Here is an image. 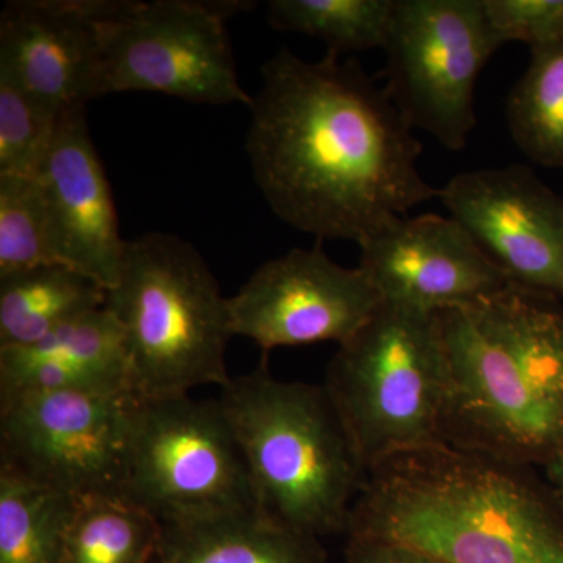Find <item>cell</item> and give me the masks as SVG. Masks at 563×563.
<instances>
[{"label":"cell","mask_w":563,"mask_h":563,"mask_svg":"<svg viewBox=\"0 0 563 563\" xmlns=\"http://www.w3.org/2000/svg\"><path fill=\"white\" fill-rule=\"evenodd\" d=\"M246 136L269 209L318 240L362 244L418 203L439 198L418 169L422 146L361 63L282 49L262 66Z\"/></svg>","instance_id":"1"},{"label":"cell","mask_w":563,"mask_h":563,"mask_svg":"<svg viewBox=\"0 0 563 563\" xmlns=\"http://www.w3.org/2000/svg\"><path fill=\"white\" fill-rule=\"evenodd\" d=\"M346 536L440 563H563V510L531 466L439 443L366 474Z\"/></svg>","instance_id":"2"},{"label":"cell","mask_w":563,"mask_h":563,"mask_svg":"<svg viewBox=\"0 0 563 563\" xmlns=\"http://www.w3.org/2000/svg\"><path fill=\"white\" fill-rule=\"evenodd\" d=\"M444 355L442 442L523 466L563 450V310L509 285L437 313Z\"/></svg>","instance_id":"3"},{"label":"cell","mask_w":563,"mask_h":563,"mask_svg":"<svg viewBox=\"0 0 563 563\" xmlns=\"http://www.w3.org/2000/svg\"><path fill=\"white\" fill-rule=\"evenodd\" d=\"M218 402L262 509L318 539L346 533L368 470L324 385L277 379L263 354Z\"/></svg>","instance_id":"4"},{"label":"cell","mask_w":563,"mask_h":563,"mask_svg":"<svg viewBox=\"0 0 563 563\" xmlns=\"http://www.w3.org/2000/svg\"><path fill=\"white\" fill-rule=\"evenodd\" d=\"M103 307L120 325L141 398H179L231 383L229 298L191 243L163 232L128 240Z\"/></svg>","instance_id":"5"},{"label":"cell","mask_w":563,"mask_h":563,"mask_svg":"<svg viewBox=\"0 0 563 563\" xmlns=\"http://www.w3.org/2000/svg\"><path fill=\"white\" fill-rule=\"evenodd\" d=\"M325 390L365 468L442 442L444 355L437 314L383 302L340 344Z\"/></svg>","instance_id":"6"},{"label":"cell","mask_w":563,"mask_h":563,"mask_svg":"<svg viewBox=\"0 0 563 563\" xmlns=\"http://www.w3.org/2000/svg\"><path fill=\"white\" fill-rule=\"evenodd\" d=\"M252 7L233 0H103L98 98L146 91L206 106L250 107L225 21Z\"/></svg>","instance_id":"7"},{"label":"cell","mask_w":563,"mask_h":563,"mask_svg":"<svg viewBox=\"0 0 563 563\" xmlns=\"http://www.w3.org/2000/svg\"><path fill=\"white\" fill-rule=\"evenodd\" d=\"M122 498L162 525L261 506L220 402L141 398Z\"/></svg>","instance_id":"8"},{"label":"cell","mask_w":563,"mask_h":563,"mask_svg":"<svg viewBox=\"0 0 563 563\" xmlns=\"http://www.w3.org/2000/svg\"><path fill=\"white\" fill-rule=\"evenodd\" d=\"M501 46L484 0H395L385 91L413 131L461 151L476 125L477 77Z\"/></svg>","instance_id":"9"},{"label":"cell","mask_w":563,"mask_h":563,"mask_svg":"<svg viewBox=\"0 0 563 563\" xmlns=\"http://www.w3.org/2000/svg\"><path fill=\"white\" fill-rule=\"evenodd\" d=\"M141 396L44 391L0 406L2 463L77 501L122 496Z\"/></svg>","instance_id":"10"},{"label":"cell","mask_w":563,"mask_h":563,"mask_svg":"<svg viewBox=\"0 0 563 563\" xmlns=\"http://www.w3.org/2000/svg\"><path fill=\"white\" fill-rule=\"evenodd\" d=\"M361 268H344L321 243L263 263L229 298L233 336L263 354L282 346L351 340L383 306Z\"/></svg>","instance_id":"11"},{"label":"cell","mask_w":563,"mask_h":563,"mask_svg":"<svg viewBox=\"0 0 563 563\" xmlns=\"http://www.w3.org/2000/svg\"><path fill=\"white\" fill-rule=\"evenodd\" d=\"M439 198L510 284L563 296V198L528 166L457 174Z\"/></svg>","instance_id":"12"},{"label":"cell","mask_w":563,"mask_h":563,"mask_svg":"<svg viewBox=\"0 0 563 563\" xmlns=\"http://www.w3.org/2000/svg\"><path fill=\"white\" fill-rule=\"evenodd\" d=\"M358 247V268L383 301L422 313L472 306L512 285L451 217H399Z\"/></svg>","instance_id":"13"},{"label":"cell","mask_w":563,"mask_h":563,"mask_svg":"<svg viewBox=\"0 0 563 563\" xmlns=\"http://www.w3.org/2000/svg\"><path fill=\"white\" fill-rule=\"evenodd\" d=\"M52 257L113 287L124 254L109 177L88 131L85 109L63 117L38 176Z\"/></svg>","instance_id":"14"},{"label":"cell","mask_w":563,"mask_h":563,"mask_svg":"<svg viewBox=\"0 0 563 563\" xmlns=\"http://www.w3.org/2000/svg\"><path fill=\"white\" fill-rule=\"evenodd\" d=\"M103 0H10L0 13V74L60 114L98 98Z\"/></svg>","instance_id":"15"},{"label":"cell","mask_w":563,"mask_h":563,"mask_svg":"<svg viewBox=\"0 0 563 563\" xmlns=\"http://www.w3.org/2000/svg\"><path fill=\"white\" fill-rule=\"evenodd\" d=\"M44 391H135L124 336L106 307L38 342L0 347V406Z\"/></svg>","instance_id":"16"},{"label":"cell","mask_w":563,"mask_h":563,"mask_svg":"<svg viewBox=\"0 0 563 563\" xmlns=\"http://www.w3.org/2000/svg\"><path fill=\"white\" fill-rule=\"evenodd\" d=\"M157 563H328L320 539L262 507L162 525Z\"/></svg>","instance_id":"17"},{"label":"cell","mask_w":563,"mask_h":563,"mask_svg":"<svg viewBox=\"0 0 563 563\" xmlns=\"http://www.w3.org/2000/svg\"><path fill=\"white\" fill-rule=\"evenodd\" d=\"M107 288L69 266L0 277V347L25 346L106 306Z\"/></svg>","instance_id":"18"},{"label":"cell","mask_w":563,"mask_h":563,"mask_svg":"<svg viewBox=\"0 0 563 563\" xmlns=\"http://www.w3.org/2000/svg\"><path fill=\"white\" fill-rule=\"evenodd\" d=\"M79 501L0 462V563H63Z\"/></svg>","instance_id":"19"},{"label":"cell","mask_w":563,"mask_h":563,"mask_svg":"<svg viewBox=\"0 0 563 563\" xmlns=\"http://www.w3.org/2000/svg\"><path fill=\"white\" fill-rule=\"evenodd\" d=\"M162 523L122 496L81 499L66 539L63 563H151Z\"/></svg>","instance_id":"20"},{"label":"cell","mask_w":563,"mask_h":563,"mask_svg":"<svg viewBox=\"0 0 563 563\" xmlns=\"http://www.w3.org/2000/svg\"><path fill=\"white\" fill-rule=\"evenodd\" d=\"M506 114L518 150L539 165L563 169V40L531 49Z\"/></svg>","instance_id":"21"},{"label":"cell","mask_w":563,"mask_h":563,"mask_svg":"<svg viewBox=\"0 0 563 563\" xmlns=\"http://www.w3.org/2000/svg\"><path fill=\"white\" fill-rule=\"evenodd\" d=\"M395 0H272L268 22L280 32L324 41L328 52L384 49Z\"/></svg>","instance_id":"22"},{"label":"cell","mask_w":563,"mask_h":563,"mask_svg":"<svg viewBox=\"0 0 563 563\" xmlns=\"http://www.w3.org/2000/svg\"><path fill=\"white\" fill-rule=\"evenodd\" d=\"M63 117L0 74V176H38Z\"/></svg>","instance_id":"23"},{"label":"cell","mask_w":563,"mask_h":563,"mask_svg":"<svg viewBox=\"0 0 563 563\" xmlns=\"http://www.w3.org/2000/svg\"><path fill=\"white\" fill-rule=\"evenodd\" d=\"M54 263L38 179L0 176V277Z\"/></svg>","instance_id":"24"},{"label":"cell","mask_w":563,"mask_h":563,"mask_svg":"<svg viewBox=\"0 0 563 563\" xmlns=\"http://www.w3.org/2000/svg\"><path fill=\"white\" fill-rule=\"evenodd\" d=\"M484 10L501 44L537 49L563 40V0H484Z\"/></svg>","instance_id":"25"},{"label":"cell","mask_w":563,"mask_h":563,"mask_svg":"<svg viewBox=\"0 0 563 563\" xmlns=\"http://www.w3.org/2000/svg\"><path fill=\"white\" fill-rule=\"evenodd\" d=\"M344 555L346 563H440L413 548L362 536H347Z\"/></svg>","instance_id":"26"},{"label":"cell","mask_w":563,"mask_h":563,"mask_svg":"<svg viewBox=\"0 0 563 563\" xmlns=\"http://www.w3.org/2000/svg\"><path fill=\"white\" fill-rule=\"evenodd\" d=\"M544 481L563 510V450L543 466Z\"/></svg>","instance_id":"27"},{"label":"cell","mask_w":563,"mask_h":563,"mask_svg":"<svg viewBox=\"0 0 563 563\" xmlns=\"http://www.w3.org/2000/svg\"><path fill=\"white\" fill-rule=\"evenodd\" d=\"M151 563H157V561H155V559H154V561H152Z\"/></svg>","instance_id":"28"}]
</instances>
